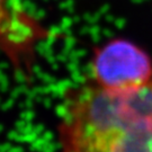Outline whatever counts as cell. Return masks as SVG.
I'll return each mask as SVG.
<instances>
[{
  "instance_id": "2",
  "label": "cell",
  "mask_w": 152,
  "mask_h": 152,
  "mask_svg": "<svg viewBox=\"0 0 152 152\" xmlns=\"http://www.w3.org/2000/svg\"><path fill=\"white\" fill-rule=\"evenodd\" d=\"M94 83L105 89H129L152 79V59L147 51L125 38L100 45L91 58Z\"/></svg>"
},
{
  "instance_id": "1",
  "label": "cell",
  "mask_w": 152,
  "mask_h": 152,
  "mask_svg": "<svg viewBox=\"0 0 152 152\" xmlns=\"http://www.w3.org/2000/svg\"><path fill=\"white\" fill-rule=\"evenodd\" d=\"M59 134L61 152H152V79L129 89L92 82L72 90Z\"/></svg>"
},
{
  "instance_id": "3",
  "label": "cell",
  "mask_w": 152,
  "mask_h": 152,
  "mask_svg": "<svg viewBox=\"0 0 152 152\" xmlns=\"http://www.w3.org/2000/svg\"><path fill=\"white\" fill-rule=\"evenodd\" d=\"M16 27L31 28V25L25 24L24 15L16 10L14 0H0V43L8 49L16 41Z\"/></svg>"
}]
</instances>
